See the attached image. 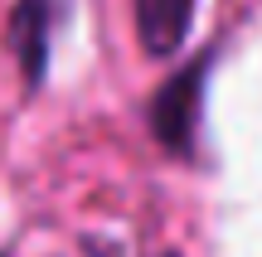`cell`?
I'll use <instances>...</instances> for the list:
<instances>
[{
    "label": "cell",
    "instance_id": "6da1fadb",
    "mask_svg": "<svg viewBox=\"0 0 262 257\" xmlns=\"http://www.w3.org/2000/svg\"><path fill=\"white\" fill-rule=\"evenodd\" d=\"M214 73V54H194L185 68L165 78L150 97V136L165 146L170 155H194L199 141V116H204V78Z\"/></svg>",
    "mask_w": 262,
    "mask_h": 257
},
{
    "label": "cell",
    "instance_id": "7a4b0ae2",
    "mask_svg": "<svg viewBox=\"0 0 262 257\" xmlns=\"http://www.w3.org/2000/svg\"><path fill=\"white\" fill-rule=\"evenodd\" d=\"M73 15V0H15L5 25V44L19 63L29 92H39L49 78V58H54V34L63 29V19Z\"/></svg>",
    "mask_w": 262,
    "mask_h": 257
},
{
    "label": "cell",
    "instance_id": "3957f363",
    "mask_svg": "<svg viewBox=\"0 0 262 257\" xmlns=\"http://www.w3.org/2000/svg\"><path fill=\"white\" fill-rule=\"evenodd\" d=\"M194 10L199 0H131V19H136L146 58H175L194 29Z\"/></svg>",
    "mask_w": 262,
    "mask_h": 257
},
{
    "label": "cell",
    "instance_id": "277c9868",
    "mask_svg": "<svg viewBox=\"0 0 262 257\" xmlns=\"http://www.w3.org/2000/svg\"><path fill=\"white\" fill-rule=\"evenodd\" d=\"M0 257H5V252H0Z\"/></svg>",
    "mask_w": 262,
    "mask_h": 257
},
{
    "label": "cell",
    "instance_id": "5b68a950",
    "mask_svg": "<svg viewBox=\"0 0 262 257\" xmlns=\"http://www.w3.org/2000/svg\"><path fill=\"white\" fill-rule=\"evenodd\" d=\"M170 257H175V252H170Z\"/></svg>",
    "mask_w": 262,
    "mask_h": 257
}]
</instances>
